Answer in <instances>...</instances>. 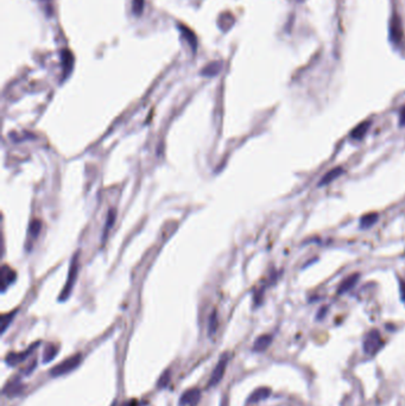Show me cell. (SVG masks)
I'll return each mask as SVG.
<instances>
[{
    "mask_svg": "<svg viewBox=\"0 0 405 406\" xmlns=\"http://www.w3.org/2000/svg\"><path fill=\"white\" fill-rule=\"evenodd\" d=\"M384 346H385V341L384 339L381 337L380 331L378 329H371L365 335V337H364L363 349L364 353H365L368 357H373L377 355Z\"/></svg>",
    "mask_w": 405,
    "mask_h": 406,
    "instance_id": "6da1fadb",
    "label": "cell"
},
{
    "mask_svg": "<svg viewBox=\"0 0 405 406\" xmlns=\"http://www.w3.org/2000/svg\"><path fill=\"white\" fill-rule=\"evenodd\" d=\"M82 363V355L81 354H75L61 361L60 364L51 368L50 375L51 376H61L64 374H68L72 371L75 370L76 367L80 366V364Z\"/></svg>",
    "mask_w": 405,
    "mask_h": 406,
    "instance_id": "7a4b0ae2",
    "label": "cell"
},
{
    "mask_svg": "<svg viewBox=\"0 0 405 406\" xmlns=\"http://www.w3.org/2000/svg\"><path fill=\"white\" fill-rule=\"evenodd\" d=\"M228 353H223L222 355L220 356V359L218 361V364H216V366L214 367V371H213L212 375H211V379H209V382H208V387H214L218 385V384L222 380L223 375H224V372H226V367H227V364H228Z\"/></svg>",
    "mask_w": 405,
    "mask_h": 406,
    "instance_id": "3957f363",
    "label": "cell"
},
{
    "mask_svg": "<svg viewBox=\"0 0 405 406\" xmlns=\"http://www.w3.org/2000/svg\"><path fill=\"white\" fill-rule=\"evenodd\" d=\"M37 346H39V342L34 343V345H32L30 348L27 349L23 353H10V354H7L6 357H5V363L11 367L17 366L18 364L23 363V361L27 360L28 356H30L31 354L34 353V350L36 349Z\"/></svg>",
    "mask_w": 405,
    "mask_h": 406,
    "instance_id": "277c9868",
    "label": "cell"
},
{
    "mask_svg": "<svg viewBox=\"0 0 405 406\" xmlns=\"http://www.w3.org/2000/svg\"><path fill=\"white\" fill-rule=\"evenodd\" d=\"M201 399V391L198 389L187 390L181 396L179 405L181 406H196Z\"/></svg>",
    "mask_w": 405,
    "mask_h": 406,
    "instance_id": "5b68a950",
    "label": "cell"
},
{
    "mask_svg": "<svg viewBox=\"0 0 405 406\" xmlns=\"http://www.w3.org/2000/svg\"><path fill=\"white\" fill-rule=\"evenodd\" d=\"M403 37V25L398 16H393L390 21V38L392 42L399 43Z\"/></svg>",
    "mask_w": 405,
    "mask_h": 406,
    "instance_id": "8992f818",
    "label": "cell"
},
{
    "mask_svg": "<svg viewBox=\"0 0 405 406\" xmlns=\"http://www.w3.org/2000/svg\"><path fill=\"white\" fill-rule=\"evenodd\" d=\"M76 273H77V259L73 260V264H72V267H71V271H69V277H68V282L65 284L63 291H62L61 296H60V301H64L67 300L69 295H71V291H72V287H73V284L75 282V278H76Z\"/></svg>",
    "mask_w": 405,
    "mask_h": 406,
    "instance_id": "52a82bcc",
    "label": "cell"
},
{
    "mask_svg": "<svg viewBox=\"0 0 405 406\" xmlns=\"http://www.w3.org/2000/svg\"><path fill=\"white\" fill-rule=\"evenodd\" d=\"M23 390H24V385L21 384L20 379L14 378L6 384L3 390V393L7 397H14L17 396V394L23 392Z\"/></svg>",
    "mask_w": 405,
    "mask_h": 406,
    "instance_id": "ba28073f",
    "label": "cell"
},
{
    "mask_svg": "<svg viewBox=\"0 0 405 406\" xmlns=\"http://www.w3.org/2000/svg\"><path fill=\"white\" fill-rule=\"evenodd\" d=\"M359 277H360L359 273H353V275L346 277V278L342 280L340 284H339L338 294L339 295H344V294L347 292V291L353 289V286H354L355 284L358 283Z\"/></svg>",
    "mask_w": 405,
    "mask_h": 406,
    "instance_id": "9c48e42d",
    "label": "cell"
},
{
    "mask_svg": "<svg viewBox=\"0 0 405 406\" xmlns=\"http://www.w3.org/2000/svg\"><path fill=\"white\" fill-rule=\"evenodd\" d=\"M342 173H344V168L338 167V168L331 169L330 171L327 172L326 175L322 177L321 181H320L318 186H319V187H325V186H328V184H330L331 182H334L335 179L339 178V177H340V176L342 175Z\"/></svg>",
    "mask_w": 405,
    "mask_h": 406,
    "instance_id": "30bf717a",
    "label": "cell"
},
{
    "mask_svg": "<svg viewBox=\"0 0 405 406\" xmlns=\"http://www.w3.org/2000/svg\"><path fill=\"white\" fill-rule=\"evenodd\" d=\"M271 394V390L268 387H260V389H257L255 392H253L251 396L249 397L248 403L249 404H256L259 403L261 400L267 399Z\"/></svg>",
    "mask_w": 405,
    "mask_h": 406,
    "instance_id": "8fae6325",
    "label": "cell"
},
{
    "mask_svg": "<svg viewBox=\"0 0 405 406\" xmlns=\"http://www.w3.org/2000/svg\"><path fill=\"white\" fill-rule=\"evenodd\" d=\"M370 127H371L370 120L363 121V123H360L358 125V126H355L354 128H353L351 132V138L354 140H363L364 137H365L368 132V130H370Z\"/></svg>",
    "mask_w": 405,
    "mask_h": 406,
    "instance_id": "7c38bea8",
    "label": "cell"
},
{
    "mask_svg": "<svg viewBox=\"0 0 405 406\" xmlns=\"http://www.w3.org/2000/svg\"><path fill=\"white\" fill-rule=\"evenodd\" d=\"M272 343V336L271 335H261V336L258 337L255 341V345H253V352L256 353H263L266 350L270 345Z\"/></svg>",
    "mask_w": 405,
    "mask_h": 406,
    "instance_id": "4fadbf2b",
    "label": "cell"
},
{
    "mask_svg": "<svg viewBox=\"0 0 405 406\" xmlns=\"http://www.w3.org/2000/svg\"><path fill=\"white\" fill-rule=\"evenodd\" d=\"M16 279V273L12 271V268H9L7 266H3L2 270V289L5 290L7 285H10L11 283L14 282Z\"/></svg>",
    "mask_w": 405,
    "mask_h": 406,
    "instance_id": "5bb4252c",
    "label": "cell"
},
{
    "mask_svg": "<svg viewBox=\"0 0 405 406\" xmlns=\"http://www.w3.org/2000/svg\"><path fill=\"white\" fill-rule=\"evenodd\" d=\"M378 217L379 215L377 213H370V214H366V215L362 216V219H360V227L364 228H371L373 224H375V222L378 221Z\"/></svg>",
    "mask_w": 405,
    "mask_h": 406,
    "instance_id": "9a60e30c",
    "label": "cell"
},
{
    "mask_svg": "<svg viewBox=\"0 0 405 406\" xmlns=\"http://www.w3.org/2000/svg\"><path fill=\"white\" fill-rule=\"evenodd\" d=\"M56 355H57L56 346L53 345V343H50V345H48L46 347V350H44V353H43V363L44 364L50 363V361H53L55 359V356Z\"/></svg>",
    "mask_w": 405,
    "mask_h": 406,
    "instance_id": "2e32d148",
    "label": "cell"
},
{
    "mask_svg": "<svg viewBox=\"0 0 405 406\" xmlns=\"http://www.w3.org/2000/svg\"><path fill=\"white\" fill-rule=\"evenodd\" d=\"M170 379H171V371L170 370L164 371V373L160 376V379H158L157 381L158 389H164V387H167L169 385V382H170Z\"/></svg>",
    "mask_w": 405,
    "mask_h": 406,
    "instance_id": "e0dca14e",
    "label": "cell"
},
{
    "mask_svg": "<svg viewBox=\"0 0 405 406\" xmlns=\"http://www.w3.org/2000/svg\"><path fill=\"white\" fill-rule=\"evenodd\" d=\"M14 315H16V311H13V312H11V313H7V315H3L2 316V333L4 334L6 331V329H7V327L10 326V323H11V321L13 320V317H14Z\"/></svg>",
    "mask_w": 405,
    "mask_h": 406,
    "instance_id": "ac0fdd59",
    "label": "cell"
},
{
    "mask_svg": "<svg viewBox=\"0 0 405 406\" xmlns=\"http://www.w3.org/2000/svg\"><path fill=\"white\" fill-rule=\"evenodd\" d=\"M219 65L220 64L218 63V62H216V63H213L211 65H208L207 68L204 69V72H202V74H204L205 76H214L220 72Z\"/></svg>",
    "mask_w": 405,
    "mask_h": 406,
    "instance_id": "d6986e66",
    "label": "cell"
},
{
    "mask_svg": "<svg viewBox=\"0 0 405 406\" xmlns=\"http://www.w3.org/2000/svg\"><path fill=\"white\" fill-rule=\"evenodd\" d=\"M216 328H218V321H216V313L213 312L211 319H209V327H208V334L209 336H213L215 334Z\"/></svg>",
    "mask_w": 405,
    "mask_h": 406,
    "instance_id": "ffe728a7",
    "label": "cell"
},
{
    "mask_svg": "<svg viewBox=\"0 0 405 406\" xmlns=\"http://www.w3.org/2000/svg\"><path fill=\"white\" fill-rule=\"evenodd\" d=\"M143 4H144V0H134L133 11L136 12V14L141 13V11L143 9Z\"/></svg>",
    "mask_w": 405,
    "mask_h": 406,
    "instance_id": "44dd1931",
    "label": "cell"
},
{
    "mask_svg": "<svg viewBox=\"0 0 405 406\" xmlns=\"http://www.w3.org/2000/svg\"><path fill=\"white\" fill-rule=\"evenodd\" d=\"M399 287H400V296H402V301L405 304V280H399Z\"/></svg>",
    "mask_w": 405,
    "mask_h": 406,
    "instance_id": "7402d4cb",
    "label": "cell"
},
{
    "mask_svg": "<svg viewBox=\"0 0 405 406\" xmlns=\"http://www.w3.org/2000/svg\"><path fill=\"white\" fill-rule=\"evenodd\" d=\"M399 125L405 126V107H403L399 112Z\"/></svg>",
    "mask_w": 405,
    "mask_h": 406,
    "instance_id": "603a6c76",
    "label": "cell"
},
{
    "mask_svg": "<svg viewBox=\"0 0 405 406\" xmlns=\"http://www.w3.org/2000/svg\"><path fill=\"white\" fill-rule=\"evenodd\" d=\"M123 406H139V403H138L137 400L132 399V400H130V401H126V403L123 404Z\"/></svg>",
    "mask_w": 405,
    "mask_h": 406,
    "instance_id": "cb8c5ba5",
    "label": "cell"
},
{
    "mask_svg": "<svg viewBox=\"0 0 405 406\" xmlns=\"http://www.w3.org/2000/svg\"><path fill=\"white\" fill-rule=\"evenodd\" d=\"M112 406H116V404H113V405H112Z\"/></svg>",
    "mask_w": 405,
    "mask_h": 406,
    "instance_id": "d4e9b609",
    "label": "cell"
}]
</instances>
